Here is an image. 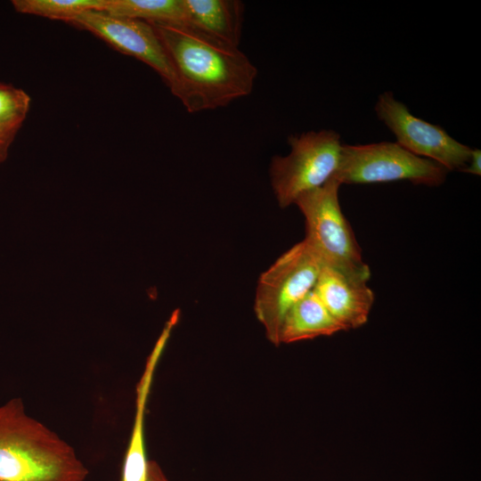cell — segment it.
<instances>
[{"instance_id":"6da1fadb","label":"cell","mask_w":481,"mask_h":481,"mask_svg":"<svg viewBox=\"0 0 481 481\" xmlns=\"http://www.w3.org/2000/svg\"><path fill=\"white\" fill-rule=\"evenodd\" d=\"M149 23L174 72L170 91L189 113L225 107L250 94L257 69L239 48L189 25Z\"/></svg>"},{"instance_id":"7a4b0ae2","label":"cell","mask_w":481,"mask_h":481,"mask_svg":"<svg viewBox=\"0 0 481 481\" xmlns=\"http://www.w3.org/2000/svg\"><path fill=\"white\" fill-rule=\"evenodd\" d=\"M74 448L26 412L19 397L0 404V481H85Z\"/></svg>"},{"instance_id":"3957f363","label":"cell","mask_w":481,"mask_h":481,"mask_svg":"<svg viewBox=\"0 0 481 481\" xmlns=\"http://www.w3.org/2000/svg\"><path fill=\"white\" fill-rule=\"evenodd\" d=\"M340 183L330 179L322 186L302 193L295 200L305 217L303 240L323 266L365 281L370 267L362 257L360 246L338 200Z\"/></svg>"},{"instance_id":"277c9868","label":"cell","mask_w":481,"mask_h":481,"mask_svg":"<svg viewBox=\"0 0 481 481\" xmlns=\"http://www.w3.org/2000/svg\"><path fill=\"white\" fill-rule=\"evenodd\" d=\"M290 151L274 156L270 164L271 184L281 208L294 204L302 193L331 179L339 165L342 143L333 130L308 131L288 138Z\"/></svg>"},{"instance_id":"5b68a950","label":"cell","mask_w":481,"mask_h":481,"mask_svg":"<svg viewBox=\"0 0 481 481\" xmlns=\"http://www.w3.org/2000/svg\"><path fill=\"white\" fill-rule=\"evenodd\" d=\"M322 264L304 241L284 252L257 283L254 310L267 338L279 346L281 322L289 310L314 289Z\"/></svg>"},{"instance_id":"8992f818","label":"cell","mask_w":481,"mask_h":481,"mask_svg":"<svg viewBox=\"0 0 481 481\" xmlns=\"http://www.w3.org/2000/svg\"><path fill=\"white\" fill-rule=\"evenodd\" d=\"M448 170L418 157L396 143L342 144L338 167L333 176L340 184L390 183L407 180L414 184L438 186Z\"/></svg>"},{"instance_id":"52a82bcc","label":"cell","mask_w":481,"mask_h":481,"mask_svg":"<svg viewBox=\"0 0 481 481\" xmlns=\"http://www.w3.org/2000/svg\"><path fill=\"white\" fill-rule=\"evenodd\" d=\"M375 111L395 135V143L411 153L433 160L448 171H461L468 164L472 148L452 138L440 126L412 115L391 92L379 96Z\"/></svg>"},{"instance_id":"ba28073f","label":"cell","mask_w":481,"mask_h":481,"mask_svg":"<svg viewBox=\"0 0 481 481\" xmlns=\"http://www.w3.org/2000/svg\"><path fill=\"white\" fill-rule=\"evenodd\" d=\"M69 23L91 32L118 51L144 62L161 77L169 89L173 86L171 64L149 22L113 16L102 11H89Z\"/></svg>"},{"instance_id":"9c48e42d","label":"cell","mask_w":481,"mask_h":481,"mask_svg":"<svg viewBox=\"0 0 481 481\" xmlns=\"http://www.w3.org/2000/svg\"><path fill=\"white\" fill-rule=\"evenodd\" d=\"M314 291L343 330L357 329L367 322L374 302L367 281L322 266Z\"/></svg>"},{"instance_id":"30bf717a","label":"cell","mask_w":481,"mask_h":481,"mask_svg":"<svg viewBox=\"0 0 481 481\" xmlns=\"http://www.w3.org/2000/svg\"><path fill=\"white\" fill-rule=\"evenodd\" d=\"M168 338L167 332L161 333L137 385L135 417L125 455L121 481H156L157 462L149 461L145 452L144 414L155 368Z\"/></svg>"},{"instance_id":"8fae6325","label":"cell","mask_w":481,"mask_h":481,"mask_svg":"<svg viewBox=\"0 0 481 481\" xmlns=\"http://www.w3.org/2000/svg\"><path fill=\"white\" fill-rule=\"evenodd\" d=\"M186 24L229 45L239 48L244 4L240 0H183Z\"/></svg>"},{"instance_id":"7c38bea8","label":"cell","mask_w":481,"mask_h":481,"mask_svg":"<svg viewBox=\"0 0 481 481\" xmlns=\"http://www.w3.org/2000/svg\"><path fill=\"white\" fill-rule=\"evenodd\" d=\"M341 330L342 327L313 289L286 314L279 332V345L330 336Z\"/></svg>"},{"instance_id":"4fadbf2b","label":"cell","mask_w":481,"mask_h":481,"mask_svg":"<svg viewBox=\"0 0 481 481\" xmlns=\"http://www.w3.org/2000/svg\"><path fill=\"white\" fill-rule=\"evenodd\" d=\"M102 11L147 22L186 24L187 20L183 0H107Z\"/></svg>"},{"instance_id":"5bb4252c","label":"cell","mask_w":481,"mask_h":481,"mask_svg":"<svg viewBox=\"0 0 481 481\" xmlns=\"http://www.w3.org/2000/svg\"><path fill=\"white\" fill-rule=\"evenodd\" d=\"M107 0H12L16 12L51 20L71 21L89 11H102Z\"/></svg>"},{"instance_id":"9a60e30c","label":"cell","mask_w":481,"mask_h":481,"mask_svg":"<svg viewBox=\"0 0 481 481\" xmlns=\"http://www.w3.org/2000/svg\"><path fill=\"white\" fill-rule=\"evenodd\" d=\"M30 102L24 90L0 83V128L18 133L26 119Z\"/></svg>"},{"instance_id":"2e32d148","label":"cell","mask_w":481,"mask_h":481,"mask_svg":"<svg viewBox=\"0 0 481 481\" xmlns=\"http://www.w3.org/2000/svg\"><path fill=\"white\" fill-rule=\"evenodd\" d=\"M17 134V132L0 128V163L6 159L10 146Z\"/></svg>"},{"instance_id":"e0dca14e","label":"cell","mask_w":481,"mask_h":481,"mask_svg":"<svg viewBox=\"0 0 481 481\" xmlns=\"http://www.w3.org/2000/svg\"><path fill=\"white\" fill-rule=\"evenodd\" d=\"M461 171L478 176L481 175V151L479 149H472L468 164Z\"/></svg>"}]
</instances>
